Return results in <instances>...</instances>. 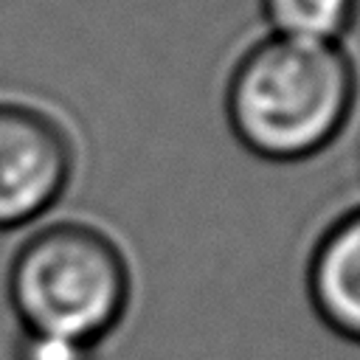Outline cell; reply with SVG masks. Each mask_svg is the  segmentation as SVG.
<instances>
[{"label":"cell","mask_w":360,"mask_h":360,"mask_svg":"<svg viewBox=\"0 0 360 360\" xmlns=\"http://www.w3.org/2000/svg\"><path fill=\"white\" fill-rule=\"evenodd\" d=\"M360 70L346 42H307L267 34L231 68L225 118L253 158L304 163L349 129Z\"/></svg>","instance_id":"6da1fadb"},{"label":"cell","mask_w":360,"mask_h":360,"mask_svg":"<svg viewBox=\"0 0 360 360\" xmlns=\"http://www.w3.org/2000/svg\"><path fill=\"white\" fill-rule=\"evenodd\" d=\"M6 295L22 332L101 346L129 309L132 273L104 231L87 222H53L17 248Z\"/></svg>","instance_id":"7a4b0ae2"},{"label":"cell","mask_w":360,"mask_h":360,"mask_svg":"<svg viewBox=\"0 0 360 360\" xmlns=\"http://www.w3.org/2000/svg\"><path fill=\"white\" fill-rule=\"evenodd\" d=\"M73 143L45 110L0 101V231L45 217L73 177Z\"/></svg>","instance_id":"3957f363"},{"label":"cell","mask_w":360,"mask_h":360,"mask_svg":"<svg viewBox=\"0 0 360 360\" xmlns=\"http://www.w3.org/2000/svg\"><path fill=\"white\" fill-rule=\"evenodd\" d=\"M304 284L318 321L338 338L360 343V202L318 233Z\"/></svg>","instance_id":"277c9868"},{"label":"cell","mask_w":360,"mask_h":360,"mask_svg":"<svg viewBox=\"0 0 360 360\" xmlns=\"http://www.w3.org/2000/svg\"><path fill=\"white\" fill-rule=\"evenodd\" d=\"M267 34L307 42H346L360 0H259Z\"/></svg>","instance_id":"5b68a950"},{"label":"cell","mask_w":360,"mask_h":360,"mask_svg":"<svg viewBox=\"0 0 360 360\" xmlns=\"http://www.w3.org/2000/svg\"><path fill=\"white\" fill-rule=\"evenodd\" d=\"M11 360H98V346L59 335H39L20 329Z\"/></svg>","instance_id":"8992f818"}]
</instances>
